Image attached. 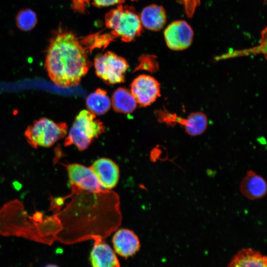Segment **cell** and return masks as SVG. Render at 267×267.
I'll return each mask as SVG.
<instances>
[{"instance_id": "2e32d148", "label": "cell", "mask_w": 267, "mask_h": 267, "mask_svg": "<svg viewBox=\"0 0 267 267\" xmlns=\"http://www.w3.org/2000/svg\"><path fill=\"white\" fill-rule=\"evenodd\" d=\"M86 105L89 111L94 115H103L110 109L111 102L107 92L98 89L87 97Z\"/></svg>"}, {"instance_id": "52a82bcc", "label": "cell", "mask_w": 267, "mask_h": 267, "mask_svg": "<svg viewBox=\"0 0 267 267\" xmlns=\"http://www.w3.org/2000/svg\"><path fill=\"white\" fill-rule=\"evenodd\" d=\"M130 91L136 103L140 106L146 107L160 96V84L152 76L141 75L134 80Z\"/></svg>"}, {"instance_id": "603a6c76", "label": "cell", "mask_w": 267, "mask_h": 267, "mask_svg": "<svg viewBox=\"0 0 267 267\" xmlns=\"http://www.w3.org/2000/svg\"><path fill=\"white\" fill-rule=\"evenodd\" d=\"M44 267H58L54 265H48Z\"/></svg>"}, {"instance_id": "6da1fadb", "label": "cell", "mask_w": 267, "mask_h": 267, "mask_svg": "<svg viewBox=\"0 0 267 267\" xmlns=\"http://www.w3.org/2000/svg\"><path fill=\"white\" fill-rule=\"evenodd\" d=\"M85 38L81 39L62 26L53 31L45 67L49 78L57 86H76L87 73L91 65L88 53L91 50Z\"/></svg>"}, {"instance_id": "7402d4cb", "label": "cell", "mask_w": 267, "mask_h": 267, "mask_svg": "<svg viewBox=\"0 0 267 267\" xmlns=\"http://www.w3.org/2000/svg\"><path fill=\"white\" fill-rule=\"evenodd\" d=\"M13 185L16 190H19L21 188V184L17 181L13 182Z\"/></svg>"}, {"instance_id": "ba28073f", "label": "cell", "mask_w": 267, "mask_h": 267, "mask_svg": "<svg viewBox=\"0 0 267 267\" xmlns=\"http://www.w3.org/2000/svg\"><path fill=\"white\" fill-rule=\"evenodd\" d=\"M67 171L71 186L92 193L103 191L90 167L79 164H70L67 166Z\"/></svg>"}, {"instance_id": "8992f818", "label": "cell", "mask_w": 267, "mask_h": 267, "mask_svg": "<svg viewBox=\"0 0 267 267\" xmlns=\"http://www.w3.org/2000/svg\"><path fill=\"white\" fill-rule=\"evenodd\" d=\"M193 36L191 27L182 20L171 22L164 32L167 46L174 51H181L189 47L192 43Z\"/></svg>"}, {"instance_id": "ac0fdd59", "label": "cell", "mask_w": 267, "mask_h": 267, "mask_svg": "<svg viewBox=\"0 0 267 267\" xmlns=\"http://www.w3.org/2000/svg\"><path fill=\"white\" fill-rule=\"evenodd\" d=\"M15 22L17 28L24 32L33 30L38 23V18L36 12L30 8L21 9L15 17Z\"/></svg>"}, {"instance_id": "4fadbf2b", "label": "cell", "mask_w": 267, "mask_h": 267, "mask_svg": "<svg viewBox=\"0 0 267 267\" xmlns=\"http://www.w3.org/2000/svg\"><path fill=\"white\" fill-rule=\"evenodd\" d=\"M139 17L142 26L153 31L161 30L167 21V14L164 8L155 4L145 7Z\"/></svg>"}, {"instance_id": "8fae6325", "label": "cell", "mask_w": 267, "mask_h": 267, "mask_svg": "<svg viewBox=\"0 0 267 267\" xmlns=\"http://www.w3.org/2000/svg\"><path fill=\"white\" fill-rule=\"evenodd\" d=\"M90 252V260L92 267H120L116 254L101 238H95Z\"/></svg>"}, {"instance_id": "d6986e66", "label": "cell", "mask_w": 267, "mask_h": 267, "mask_svg": "<svg viewBox=\"0 0 267 267\" xmlns=\"http://www.w3.org/2000/svg\"><path fill=\"white\" fill-rule=\"evenodd\" d=\"M184 8L186 16L191 18L194 15L196 8L200 4V0H177Z\"/></svg>"}, {"instance_id": "277c9868", "label": "cell", "mask_w": 267, "mask_h": 267, "mask_svg": "<svg viewBox=\"0 0 267 267\" xmlns=\"http://www.w3.org/2000/svg\"><path fill=\"white\" fill-rule=\"evenodd\" d=\"M66 123H55L46 118L34 122L26 130L24 135L28 143L33 148L49 147L63 138L67 133Z\"/></svg>"}, {"instance_id": "30bf717a", "label": "cell", "mask_w": 267, "mask_h": 267, "mask_svg": "<svg viewBox=\"0 0 267 267\" xmlns=\"http://www.w3.org/2000/svg\"><path fill=\"white\" fill-rule=\"evenodd\" d=\"M239 189L242 194L249 199H261L267 194V182L263 177L250 170L241 180Z\"/></svg>"}, {"instance_id": "9a60e30c", "label": "cell", "mask_w": 267, "mask_h": 267, "mask_svg": "<svg viewBox=\"0 0 267 267\" xmlns=\"http://www.w3.org/2000/svg\"><path fill=\"white\" fill-rule=\"evenodd\" d=\"M111 102L115 111L124 114L133 112L137 105L130 90L125 88L117 89L112 96Z\"/></svg>"}, {"instance_id": "9c48e42d", "label": "cell", "mask_w": 267, "mask_h": 267, "mask_svg": "<svg viewBox=\"0 0 267 267\" xmlns=\"http://www.w3.org/2000/svg\"><path fill=\"white\" fill-rule=\"evenodd\" d=\"M102 188L111 189L117 184L120 172L118 165L112 160L101 158L90 167Z\"/></svg>"}, {"instance_id": "5b68a950", "label": "cell", "mask_w": 267, "mask_h": 267, "mask_svg": "<svg viewBox=\"0 0 267 267\" xmlns=\"http://www.w3.org/2000/svg\"><path fill=\"white\" fill-rule=\"evenodd\" d=\"M96 74L108 84L125 81V73L129 68L127 60L110 51L97 55L94 60Z\"/></svg>"}, {"instance_id": "7a4b0ae2", "label": "cell", "mask_w": 267, "mask_h": 267, "mask_svg": "<svg viewBox=\"0 0 267 267\" xmlns=\"http://www.w3.org/2000/svg\"><path fill=\"white\" fill-rule=\"evenodd\" d=\"M105 24L115 38L127 43L135 40L143 31L140 17L134 8L122 4L106 13Z\"/></svg>"}, {"instance_id": "3957f363", "label": "cell", "mask_w": 267, "mask_h": 267, "mask_svg": "<svg viewBox=\"0 0 267 267\" xmlns=\"http://www.w3.org/2000/svg\"><path fill=\"white\" fill-rule=\"evenodd\" d=\"M103 123L96 119L95 115L83 110L76 116L64 146L74 144L80 150H86L92 140L105 131Z\"/></svg>"}, {"instance_id": "cb8c5ba5", "label": "cell", "mask_w": 267, "mask_h": 267, "mask_svg": "<svg viewBox=\"0 0 267 267\" xmlns=\"http://www.w3.org/2000/svg\"></svg>"}, {"instance_id": "7c38bea8", "label": "cell", "mask_w": 267, "mask_h": 267, "mask_svg": "<svg viewBox=\"0 0 267 267\" xmlns=\"http://www.w3.org/2000/svg\"><path fill=\"white\" fill-rule=\"evenodd\" d=\"M112 242L116 253L124 258L134 255L140 248L137 235L128 229L118 230L113 236Z\"/></svg>"}, {"instance_id": "44dd1931", "label": "cell", "mask_w": 267, "mask_h": 267, "mask_svg": "<svg viewBox=\"0 0 267 267\" xmlns=\"http://www.w3.org/2000/svg\"><path fill=\"white\" fill-rule=\"evenodd\" d=\"M89 0H72V8L75 11L84 12Z\"/></svg>"}, {"instance_id": "e0dca14e", "label": "cell", "mask_w": 267, "mask_h": 267, "mask_svg": "<svg viewBox=\"0 0 267 267\" xmlns=\"http://www.w3.org/2000/svg\"><path fill=\"white\" fill-rule=\"evenodd\" d=\"M178 121L183 127L185 132L191 136H197L202 134L208 126V120L205 114L195 112L190 114L186 118L180 119Z\"/></svg>"}, {"instance_id": "ffe728a7", "label": "cell", "mask_w": 267, "mask_h": 267, "mask_svg": "<svg viewBox=\"0 0 267 267\" xmlns=\"http://www.w3.org/2000/svg\"><path fill=\"white\" fill-rule=\"evenodd\" d=\"M125 1V0H93V4L96 7H101L115 4H121Z\"/></svg>"}, {"instance_id": "5bb4252c", "label": "cell", "mask_w": 267, "mask_h": 267, "mask_svg": "<svg viewBox=\"0 0 267 267\" xmlns=\"http://www.w3.org/2000/svg\"><path fill=\"white\" fill-rule=\"evenodd\" d=\"M227 267H267V257L259 251L243 248L233 257Z\"/></svg>"}]
</instances>
